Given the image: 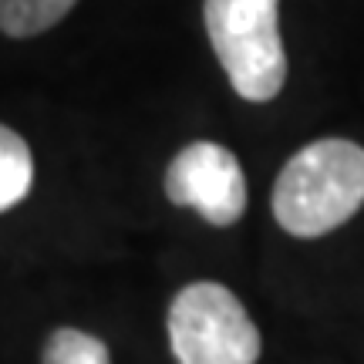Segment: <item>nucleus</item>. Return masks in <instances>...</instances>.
I'll list each match as a JSON object with an SVG mask.
<instances>
[{
  "label": "nucleus",
  "instance_id": "f257e3e1",
  "mask_svg": "<svg viewBox=\"0 0 364 364\" xmlns=\"http://www.w3.org/2000/svg\"><path fill=\"white\" fill-rule=\"evenodd\" d=\"M364 206V149L317 139L287 162L273 186V216L290 236L317 240Z\"/></svg>",
  "mask_w": 364,
  "mask_h": 364
},
{
  "label": "nucleus",
  "instance_id": "0eeeda50",
  "mask_svg": "<svg viewBox=\"0 0 364 364\" xmlns=\"http://www.w3.org/2000/svg\"><path fill=\"white\" fill-rule=\"evenodd\" d=\"M44 364H112V358L98 338L75 331V327H61L48 338Z\"/></svg>",
  "mask_w": 364,
  "mask_h": 364
},
{
  "label": "nucleus",
  "instance_id": "39448f33",
  "mask_svg": "<svg viewBox=\"0 0 364 364\" xmlns=\"http://www.w3.org/2000/svg\"><path fill=\"white\" fill-rule=\"evenodd\" d=\"M34 182V159L14 129L0 125V213L17 206Z\"/></svg>",
  "mask_w": 364,
  "mask_h": 364
},
{
  "label": "nucleus",
  "instance_id": "20e7f679",
  "mask_svg": "<svg viewBox=\"0 0 364 364\" xmlns=\"http://www.w3.org/2000/svg\"><path fill=\"white\" fill-rule=\"evenodd\" d=\"M166 196L189 206L213 226H233L247 209V179L230 149L216 142H193L172 159L166 172Z\"/></svg>",
  "mask_w": 364,
  "mask_h": 364
},
{
  "label": "nucleus",
  "instance_id": "423d86ee",
  "mask_svg": "<svg viewBox=\"0 0 364 364\" xmlns=\"http://www.w3.org/2000/svg\"><path fill=\"white\" fill-rule=\"evenodd\" d=\"M78 0H0V31L11 38H34L65 21Z\"/></svg>",
  "mask_w": 364,
  "mask_h": 364
},
{
  "label": "nucleus",
  "instance_id": "f03ea898",
  "mask_svg": "<svg viewBox=\"0 0 364 364\" xmlns=\"http://www.w3.org/2000/svg\"><path fill=\"white\" fill-rule=\"evenodd\" d=\"M280 0H206V34L233 91L270 102L287 81V54L277 24Z\"/></svg>",
  "mask_w": 364,
  "mask_h": 364
},
{
  "label": "nucleus",
  "instance_id": "7ed1b4c3",
  "mask_svg": "<svg viewBox=\"0 0 364 364\" xmlns=\"http://www.w3.org/2000/svg\"><path fill=\"white\" fill-rule=\"evenodd\" d=\"M169 341L179 364H257L260 331L223 284L182 287L169 307Z\"/></svg>",
  "mask_w": 364,
  "mask_h": 364
}]
</instances>
